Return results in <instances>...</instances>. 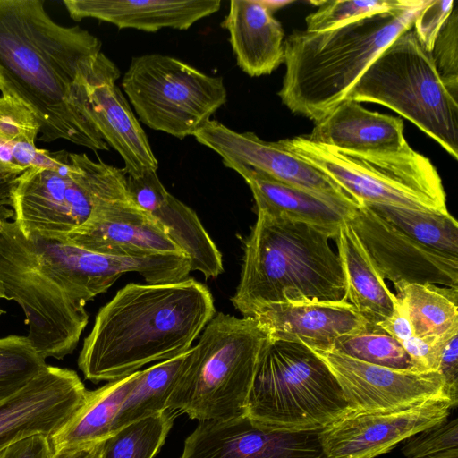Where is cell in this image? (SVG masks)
Here are the masks:
<instances>
[{
    "label": "cell",
    "mask_w": 458,
    "mask_h": 458,
    "mask_svg": "<svg viewBox=\"0 0 458 458\" xmlns=\"http://www.w3.org/2000/svg\"><path fill=\"white\" fill-rule=\"evenodd\" d=\"M123 169L67 152L54 167H33L11 191L13 221L28 237L65 242L90 216L101 198L126 187Z\"/></svg>",
    "instance_id": "30bf717a"
},
{
    "label": "cell",
    "mask_w": 458,
    "mask_h": 458,
    "mask_svg": "<svg viewBox=\"0 0 458 458\" xmlns=\"http://www.w3.org/2000/svg\"><path fill=\"white\" fill-rule=\"evenodd\" d=\"M310 350L335 376L352 410H395L438 396L447 397L438 371L391 369L332 350Z\"/></svg>",
    "instance_id": "e0dca14e"
},
{
    "label": "cell",
    "mask_w": 458,
    "mask_h": 458,
    "mask_svg": "<svg viewBox=\"0 0 458 458\" xmlns=\"http://www.w3.org/2000/svg\"><path fill=\"white\" fill-rule=\"evenodd\" d=\"M456 334L458 332L429 337L412 335L400 344L410 357L415 371H438L445 344Z\"/></svg>",
    "instance_id": "74e56055"
},
{
    "label": "cell",
    "mask_w": 458,
    "mask_h": 458,
    "mask_svg": "<svg viewBox=\"0 0 458 458\" xmlns=\"http://www.w3.org/2000/svg\"><path fill=\"white\" fill-rule=\"evenodd\" d=\"M332 351L374 365L414 370L401 344L381 330L368 329L341 336L335 341Z\"/></svg>",
    "instance_id": "d6a6232c"
},
{
    "label": "cell",
    "mask_w": 458,
    "mask_h": 458,
    "mask_svg": "<svg viewBox=\"0 0 458 458\" xmlns=\"http://www.w3.org/2000/svg\"><path fill=\"white\" fill-rule=\"evenodd\" d=\"M76 21L94 18L119 29L156 32L165 28L188 30L220 9V0H64Z\"/></svg>",
    "instance_id": "7402d4cb"
},
{
    "label": "cell",
    "mask_w": 458,
    "mask_h": 458,
    "mask_svg": "<svg viewBox=\"0 0 458 458\" xmlns=\"http://www.w3.org/2000/svg\"><path fill=\"white\" fill-rule=\"evenodd\" d=\"M272 339L330 351L344 335L369 329L365 319L345 298L340 301L302 299L275 304L254 316Z\"/></svg>",
    "instance_id": "44dd1931"
},
{
    "label": "cell",
    "mask_w": 458,
    "mask_h": 458,
    "mask_svg": "<svg viewBox=\"0 0 458 458\" xmlns=\"http://www.w3.org/2000/svg\"><path fill=\"white\" fill-rule=\"evenodd\" d=\"M29 128L26 107L13 98L0 97V161L13 150L21 152Z\"/></svg>",
    "instance_id": "d590c367"
},
{
    "label": "cell",
    "mask_w": 458,
    "mask_h": 458,
    "mask_svg": "<svg viewBox=\"0 0 458 458\" xmlns=\"http://www.w3.org/2000/svg\"><path fill=\"white\" fill-rule=\"evenodd\" d=\"M222 26L238 66L249 76L270 74L284 62L283 27L264 1H230Z\"/></svg>",
    "instance_id": "d4e9b609"
},
{
    "label": "cell",
    "mask_w": 458,
    "mask_h": 458,
    "mask_svg": "<svg viewBox=\"0 0 458 458\" xmlns=\"http://www.w3.org/2000/svg\"><path fill=\"white\" fill-rule=\"evenodd\" d=\"M89 390L72 369L47 365L0 403V454L34 435L52 437L84 407Z\"/></svg>",
    "instance_id": "5bb4252c"
},
{
    "label": "cell",
    "mask_w": 458,
    "mask_h": 458,
    "mask_svg": "<svg viewBox=\"0 0 458 458\" xmlns=\"http://www.w3.org/2000/svg\"><path fill=\"white\" fill-rule=\"evenodd\" d=\"M132 200L153 216L190 260L191 269L207 278L224 272L222 255L197 214L168 192L157 172L126 175Z\"/></svg>",
    "instance_id": "ffe728a7"
},
{
    "label": "cell",
    "mask_w": 458,
    "mask_h": 458,
    "mask_svg": "<svg viewBox=\"0 0 458 458\" xmlns=\"http://www.w3.org/2000/svg\"><path fill=\"white\" fill-rule=\"evenodd\" d=\"M452 408L445 396L395 410L348 408L319 430L320 445L327 458H375L408 437L446 421Z\"/></svg>",
    "instance_id": "7c38bea8"
},
{
    "label": "cell",
    "mask_w": 458,
    "mask_h": 458,
    "mask_svg": "<svg viewBox=\"0 0 458 458\" xmlns=\"http://www.w3.org/2000/svg\"><path fill=\"white\" fill-rule=\"evenodd\" d=\"M13 218V211L11 208L10 199H0V220Z\"/></svg>",
    "instance_id": "ee69618b"
},
{
    "label": "cell",
    "mask_w": 458,
    "mask_h": 458,
    "mask_svg": "<svg viewBox=\"0 0 458 458\" xmlns=\"http://www.w3.org/2000/svg\"><path fill=\"white\" fill-rule=\"evenodd\" d=\"M16 175H0V199H10Z\"/></svg>",
    "instance_id": "7bdbcfd3"
},
{
    "label": "cell",
    "mask_w": 458,
    "mask_h": 458,
    "mask_svg": "<svg viewBox=\"0 0 458 458\" xmlns=\"http://www.w3.org/2000/svg\"><path fill=\"white\" fill-rule=\"evenodd\" d=\"M121 84L140 123L181 140L193 136L227 100L222 77L161 54L132 57Z\"/></svg>",
    "instance_id": "8fae6325"
},
{
    "label": "cell",
    "mask_w": 458,
    "mask_h": 458,
    "mask_svg": "<svg viewBox=\"0 0 458 458\" xmlns=\"http://www.w3.org/2000/svg\"><path fill=\"white\" fill-rule=\"evenodd\" d=\"M363 204L418 242L458 258V223L449 212L412 209L393 205Z\"/></svg>",
    "instance_id": "f546056e"
},
{
    "label": "cell",
    "mask_w": 458,
    "mask_h": 458,
    "mask_svg": "<svg viewBox=\"0 0 458 458\" xmlns=\"http://www.w3.org/2000/svg\"><path fill=\"white\" fill-rule=\"evenodd\" d=\"M175 413L165 410L116 429L101 442L99 458H154L165 443Z\"/></svg>",
    "instance_id": "4dcf8cb0"
},
{
    "label": "cell",
    "mask_w": 458,
    "mask_h": 458,
    "mask_svg": "<svg viewBox=\"0 0 458 458\" xmlns=\"http://www.w3.org/2000/svg\"><path fill=\"white\" fill-rule=\"evenodd\" d=\"M238 173L249 185L256 210L294 222L309 224L338 232L342 223L359 203L350 196H331L268 179L250 168L238 165H225Z\"/></svg>",
    "instance_id": "603a6c76"
},
{
    "label": "cell",
    "mask_w": 458,
    "mask_h": 458,
    "mask_svg": "<svg viewBox=\"0 0 458 458\" xmlns=\"http://www.w3.org/2000/svg\"><path fill=\"white\" fill-rule=\"evenodd\" d=\"M458 334L445 344L443 351L438 372L440 373L445 395L455 408L458 403Z\"/></svg>",
    "instance_id": "ab89813d"
},
{
    "label": "cell",
    "mask_w": 458,
    "mask_h": 458,
    "mask_svg": "<svg viewBox=\"0 0 458 458\" xmlns=\"http://www.w3.org/2000/svg\"><path fill=\"white\" fill-rule=\"evenodd\" d=\"M337 233L257 210L231 299L234 308L243 317H254L287 301L344 299L341 260L329 244Z\"/></svg>",
    "instance_id": "277c9868"
},
{
    "label": "cell",
    "mask_w": 458,
    "mask_h": 458,
    "mask_svg": "<svg viewBox=\"0 0 458 458\" xmlns=\"http://www.w3.org/2000/svg\"><path fill=\"white\" fill-rule=\"evenodd\" d=\"M54 455L51 438L34 435L9 445L0 454V458H54Z\"/></svg>",
    "instance_id": "60d3db41"
},
{
    "label": "cell",
    "mask_w": 458,
    "mask_h": 458,
    "mask_svg": "<svg viewBox=\"0 0 458 458\" xmlns=\"http://www.w3.org/2000/svg\"><path fill=\"white\" fill-rule=\"evenodd\" d=\"M384 279L403 284H441L458 289V258L407 236L359 203L346 220Z\"/></svg>",
    "instance_id": "9a60e30c"
},
{
    "label": "cell",
    "mask_w": 458,
    "mask_h": 458,
    "mask_svg": "<svg viewBox=\"0 0 458 458\" xmlns=\"http://www.w3.org/2000/svg\"><path fill=\"white\" fill-rule=\"evenodd\" d=\"M215 312L210 291L193 278L128 284L98 312L79 369L93 383L109 382L182 354Z\"/></svg>",
    "instance_id": "7a4b0ae2"
},
{
    "label": "cell",
    "mask_w": 458,
    "mask_h": 458,
    "mask_svg": "<svg viewBox=\"0 0 458 458\" xmlns=\"http://www.w3.org/2000/svg\"><path fill=\"white\" fill-rule=\"evenodd\" d=\"M201 333L166 410L199 421L244 414L259 358L271 339L269 331L254 317L219 312Z\"/></svg>",
    "instance_id": "8992f818"
},
{
    "label": "cell",
    "mask_w": 458,
    "mask_h": 458,
    "mask_svg": "<svg viewBox=\"0 0 458 458\" xmlns=\"http://www.w3.org/2000/svg\"><path fill=\"white\" fill-rule=\"evenodd\" d=\"M180 458H327L319 430L282 431L245 414L202 420L184 441Z\"/></svg>",
    "instance_id": "2e32d148"
},
{
    "label": "cell",
    "mask_w": 458,
    "mask_h": 458,
    "mask_svg": "<svg viewBox=\"0 0 458 458\" xmlns=\"http://www.w3.org/2000/svg\"><path fill=\"white\" fill-rule=\"evenodd\" d=\"M347 409L335 376L308 346L270 339L256 369L245 415L276 430L312 431Z\"/></svg>",
    "instance_id": "ba28073f"
},
{
    "label": "cell",
    "mask_w": 458,
    "mask_h": 458,
    "mask_svg": "<svg viewBox=\"0 0 458 458\" xmlns=\"http://www.w3.org/2000/svg\"><path fill=\"white\" fill-rule=\"evenodd\" d=\"M310 141L358 153H387L403 148V122L373 112L360 103L345 99L329 114L315 123Z\"/></svg>",
    "instance_id": "cb8c5ba5"
},
{
    "label": "cell",
    "mask_w": 458,
    "mask_h": 458,
    "mask_svg": "<svg viewBox=\"0 0 458 458\" xmlns=\"http://www.w3.org/2000/svg\"><path fill=\"white\" fill-rule=\"evenodd\" d=\"M0 299H4L3 294L0 293ZM4 313V310L0 308V317Z\"/></svg>",
    "instance_id": "7dc6e473"
},
{
    "label": "cell",
    "mask_w": 458,
    "mask_h": 458,
    "mask_svg": "<svg viewBox=\"0 0 458 458\" xmlns=\"http://www.w3.org/2000/svg\"><path fill=\"white\" fill-rule=\"evenodd\" d=\"M120 70L102 52L81 79V113L124 163L126 175L136 177L158 168L140 121L116 85Z\"/></svg>",
    "instance_id": "4fadbf2b"
},
{
    "label": "cell",
    "mask_w": 458,
    "mask_h": 458,
    "mask_svg": "<svg viewBox=\"0 0 458 458\" xmlns=\"http://www.w3.org/2000/svg\"><path fill=\"white\" fill-rule=\"evenodd\" d=\"M427 458H458V448L440 452Z\"/></svg>",
    "instance_id": "f6af8a7d"
},
{
    "label": "cell",
    "mask_w": 458,
    "mask_h": 458,
    "mask_svg": "<svg viewBox=\"0 0 458 458\" xmlns=\"http://www.w3.org/2000/svg\"><path fill=\"white\" fill-rule=\"evenodd\" d=\"M264 2L272 12L292 3V1H264Z\"/></svg>",
    "instance_id": "bcb514c9"
},
{
    "label": "cell",
    "mask_w": 458,
    "mask_h": 458,
    "mask_svg": "<svg viewBox=\"0 0 458 458\" xmlns=\"http://www.w3.org/2000/svg\"><path fill=\"white\" fill-rule=\"evenodd\" d=\"M395 290L414 335L429 337L458 332V289L411 284Z\"/></svg>",
    "instance_id": "83f0119b"
},
{
    "label": "cell",
    "mask_w": 458,
    "mask_h": 458,
    "mask_svg": "<svg viewBox=\"0 0 458 458\" xmlns=\"http://www.w3.org/2000/svg\"><path fill=\"white\" fill-rule=\"evenodd\" d=\"M65 242L114 256L184 254L157 220L132 200L127 187L98 199L89 219Z\"/></svg>",
    "instance_id": "ac0fdd59"
},
{
    "label": "cell",
    "mask_w": 458,
    "mask_h": 458,
    "mask_svg": "<svg viewBox=\"0 0 458 458\" xmlns=\"http://www.w3.org/2000/svg\"><path fill=\"white\" fill-rule=\"evenodd\" d=\"M430 53L438 73L448 82L458 84V9L455 4Z\"/></svg>",
    "instance_id": "8d00e7d4"
},
{
    "label": "cell",
    "mask_w": 458,
    "mask_h": 458,
    "mask_svg": "<svg viewBox=\"0 0 458 458\" xmlns=\"http://www.w3.org/2000/svg\"><path fill=\"white\" fill-rule=\"evenodd\" d=\"M335 240L345 278L344 298L365 319L369 329L378 330L379 324L392 316L396 296L346 220L339 226Z\"/></svg>",
    "instance_id": "484cf974"
},
{
    "label": "cell",
    "mask_w": 458,
    "mask_h": 458,
    "mask_svg": "<svg viewBox=\"0 0 458 458\" xmlns=\"http://www.w3.org/2000/svg\"><path fill=\"white\" fill-rule=\"evenodd\" d=\"M429 0H403L389 11L284 40L285 73L278 92L294 114L315 123L344 101L374 60L413 22Z\"/></svg>",
    "instance_id": "3957f363"
},
{
    "label": "cell",
    "mask_w": 458,
    "mask_h": 458,
    "mask_svg": "<svg viewBox=\"0 0 458 458\" xmlns=\"http://www.w3.org/2000/svg\"><path fill=\"white\" fill-rule=\"evenodd\" d=\"M139 372L135 371L89 392L81 411L51 442L55 452L91 445L107 438L114 431L117 416Z\"/></svg>",
    "instance_id": "4316f807"
},
{
    "label": "cell",
    "mask_w": 458,
    "mask_h": 458,
    "mask_svg": "<svg viewBox=\"0 0 458 458\" xmlns=\"http://www.w3.org/2000/svg\"><path fill=\"white\" fill-rule=\"evenodd\" d=\"M458 84L437 72L412 28L369 65L346 99L385 106L414 123L458 157Z\"/></svg>",
    "instance_id": "52a82bcc"
},
{
    "label": "cell",
    "mask_w": 458,
    "mask_h": 458,
    "mask_svg": "<svg viewBox=\"0 0 458 458\" xmlns=\"http://www.w3.org/2000/svg\"><path fill=\"white\" fill-rule=\"evenodd\" d=\"M403 454L407 458H427L458 448V420L445 421L424 429L404 440Z\"/></svg>",
    "instance_id": "e575fe53"
},
{
    "label": "cell",
    "mask_w": 458,
    "mask_h": 458,
    "mask_svg": "<svg viewBox=\"0 0 458 458\" xmlns=\"http://www.w3.org/2000/svg\"><path fill=\"white\" fill-rule=\"evenodd\" d=\"M191 348L182 354L140 370L123 403L114 431L135 420L166 410L167 400L189 360Z\"/></svg>",
    "instance_id": "f1b7e54d"
},
{
    "label": "cell",
    "mask_w": 458,
    "mask_h": 458,
    "mask_svg": "<svg viewBox=\"0 0 458 458\" xmlns=\"http://www.w3.org/2000/svg\"><path fill=\"white\" fill-rule=\"evenodd\" d=\"M101 442L84 447L55 452L54 458H99Z\"/></svg>",
    "instance_id": "b9f144b4"
},
{
    "label": "cell",
    "mask_w": 458,
    "mask_h": 458,
    "mask_svg": "<svg viewBox=\"0 0 458 458\" xmlns=\"http://www.w3.org/2000/svg\"><path fill=\"white\" fill-rule=\"evenodd\" d=\"M0 293L25 314L27 337L45 360L73 352L88 325L86 302L50 240L26 236L0 220Z\"/></svg>",
    "instance_id": "5b68a950"
},
{
    "label": "cell",
    "mask_w": 458,
    "mask_h": 458,
    "mask_svg": "<svg viewBox=\"0 0 458 458\" xmlns=\"http://www.w3.org/2000/svg\"><path fill=\"white\" fill-rule=\"evenodd\" d=\"M101 47L87 30L55 21L40 0H0V91L32 113L39 141L110 149L79 98L81 74Z\"/></svg>",
    "instance_id": "6da1fadb"
},
{
    "label": "cell",
    "mask_w": 458,
    "mask_h": 458,
    "mask_svg": "<svg viewBox=\"0 0 458 458\" xmlns=\"http://www.w3.org/2000/svg\"><path fill=\"white\" fill-rule=\"evenodd\" d=\"M403 0H329L310 1L317 11L306 17V30L319 32L335 29L374 13L389 11Z\"/></svg>",
    "instance_id": "836d02e7"
},
{
    "label": "cell",
    "mask_w": 458,
    "mask_h": 458,
    "mask_svg": "<svg viewBox=\"0 0 458 458\" xmlns=\"http://www.w3.org/2000/svg\"><path fill=\"white\" fill-rule=\"evenodd\" d=\"M455 1L429 0L413 22V31L428 52L432 51L436 38L449 17Z\"/></svg>",
    "instance_id": "f35d334b"
},
{
    "label": "cell",
    "mask_w": 458,
    "mask_h": 458,
    "mask_svg": "<svg viewBox=\"0 0 458 458\" xmlns=\"http://www.w3.org/2000/svg\"><path fill=\"white\" fill-rule=\"evenodd\" d=\"M279 143L328 176L358 203L448 212L437 168L409 144L394 152L358 153L317 144L304 136Z\"/></svg>",
    "instance_id": "9c48e42d"
},
{
    "label": "cell",
    "mask_w": 458,
    "mask_h": 458,
    "mask_svg": "<svg viewBox=\"0 0 458 458\" xmlns=\"http://www.w3.org/2000/svg\"><path fill=\"white\" fill-rule=\"evenodd\" d=\"M193 137L219 155L224 165L238 164L284 184L326 195L350 196L328 176L284 148L279 141L263 140L250 131H235L216 120H209Z\"/></svg>",
    "instance_id": "d6986e66"
},
{
    "label": "cell",
    "mask_w": 458,
    "mask_h": 458,
    "mask_svg": "<svg viewBox=\"0 0 458 458\" xmlns=\"http://www.w3.org/2000/svg\"><path fill=\"white\" fill-rule=\"evenodd\" d=\"M47 366L27 335L0 338V403L11 397Z\"/></svg>",
    "instance_id": "1f68e13d"
}]
</instances>
